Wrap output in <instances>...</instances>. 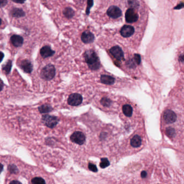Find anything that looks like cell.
Segmentation results:
<instances>
[{
	"mask_svg": "<svg viewBox=\"0 0 184 184\" xmlns=\"http://www.w3.org/2000/svg\"><path fill=\"white\" fill-rule=\"evenodd\" d=\"M84 58L90 69L98 70L100 67V61L96 53L92 50L86 51L84 54Z\"/></svg>",
	"mask_w": 184,
	"mask_h": 184,
	"instance_id": "cell-1",
	"label": "cell"
},
{
	"mask_svg": "<svg viewBox=\"0 0 184 184\" xmlns=\"http://www.w3.org/2000/svg\"><path fill=\"white\" fill-rule=\"evenodd\" d=\"M56 74V70L52 64H48L44 67L41 72V76L46 81H50L54 78Z\"/></svg>",
	"mask_w": 184,
	"mask_h": 184,
	"instance_id": "cell-2",
	"label": "cell"
},
{
	"mask_svg": "<svg viewBox=\"0 0 184 184\" xmlns=\"http://www.w3.org/2000/svg\"><path fill=\"white\" fill-rule=\"evenodd\" d=\"M137 9L130 7L127 10L125 13V20L128 23H132L136 22L139 19L138 14L136 12Z\"/></svg>",
	"mask_w": 184,
	"mask_h": 184,
	"instance_id": "cell-3",
	"label": "cell"
},
{
	"mask_svg": "<svg viewBox=\"0 0 184 184\" xmlns=\"http://www.w3.org/2000/svg\"><path fill=\"white\" fill-rule=\"evenodd\" d=\"M106 14L109 17L113 19H117L122 16V10L116 5H112L109 8Z\"/></svg>",
	"mask_w": 184,
	"mask_h": 184,
	"instance_id": "cell-4",
	"label": "cell"
},
{
	"mask_svg": "<svg viewBox=\"0 0 184 184\" xmlns=\"http://www.w3.org/2000/svg\"><path fill=\"white\" fill-rule=\"evenodd\" d=\"M85 136L82 132L79 131L75 132L74 134H72L70 137V140L73 143L78 144V145H82L85 143Z\"/></svg>",
	"mask_w": 184,
	"mask_h": 184,
	"instance_id": "cell-5",
	"label": "cell"
},
{
	"mask_svg": "<svg viewBox=\"0 0 184 184\" xmlns=\"http://www.w3.org/2000/svg\"><path fill=\"white\" fill-rule=\"evenodd\" d=\"M83 97L79 93H72L68 99V103L71 106H78L81 104Z\"/></svg>",
	"mask_w": 184,
	"mask_h": 184,
	"instance_id": "cell-6",
	"label": "cell"
},
{
	"mask_svg": "<svg viewBox=\"0 0 184 184\" xmlns=\"http://www.w3.org/2000/svg\"><path fill=\"white\" fill-rule=\"evenodd\" d=\"M111 54L118 61H121L124 59V53L122 49L119 46H116L111 48L110 50Z\"/></svg>",
	"mask_w": 184,
	"mask_h": 184,
	"instance_id": "cell-7",
	"label": "cell"
},
{
	"mask_svg": "<svg viewBox=\"0 0 184 184\" xmlns=\"http://www.w3.org/2000/svg\"><path fill=\"white\" fill-rule=\"evenodd\" d=\"M164 119L167 124H172L177 120V115L172 110H167L164 113Z\"/></svg>",
	"mask_w": 184,
	"mask_h": 184,
	"instance_id": "cell-8",
	"label": "cell"
},
{
	"mask_svg": "<svg viewBox=\"0 0 184 184\" xmlns=\"http://www.w3.org/2000/svg\"><path fill=\"white\" fill-rule=\"evenodd\" d=\"M120 33L123 37L125 38L130 37L134 33V26L125 25L120 29Z\"/></svg>",
	"mask_w": 184,
	"mask_h": 184,
	"instance_id": "cell-9",
	"label": "cell"
},
{
	"mask_svg": "<svg viewBox=\"0 0 184 184\" xmlns=\"http://www.w3.org/2000/svg\"><path fill=\"white\" fill-rule=\"evenodd\" d=\"M44 122L45 123L46 125L51 128H53L57 125L58 123V120L57 117L51 116H46L43 117Z\"/></svg>",
	"mask_w": 184,
	"mask_h": 184,
	"instance_id": "cell-10",
	"label": "cell"
},
{
	"mask_svg": "<svg viewBox=\"0 0 184 184\" xmlns=\"http://www.w3.org/2000/svg\"><path fill=\"white\" fill-rule=\"evenodd\" d=\"M82 41L85 44L92 43L95 40V36L90 31H85L82 33L81 36Z\"/></svg>",
	"mask_w": 184,
	"mask_h": 184,
	"instance_id": "cell-11",
	"label": "cell"
},
{
	"mask_svg": "<svg viewBox=\"0 0 184 184\" xmlns=\"http://www.w3.org/2000/svg\"><path fill=\"white\" fill-rule=\"evenodd\" d=\"M41 55L43 58H46L51 57L55 54V51L52 50L49 46H46L43 47L40 51Z\"/></svg>",
	"mask_w": 184,
	"mask_h": 184,
	"instance_id": "cell-12",
	"label": "cell"
},
{
	"mask_svg": "<svg viewBox=\"0 0 184 184\" xmlns=\"http://www.w3.org/2000/svg\"><path fill=\"white\" fill-rule=\"evenodd\" d=\"M20 66L22 70L26 72L30 73L32 71L33 65L28 60H25L22 61Z\"/></svg>",
	"mask_w": 184,
	"mask_h": 184,
	"instance_id": "cell-13",
	"label": "cell"
},
{
	"mask_svg": "<svg viewBox=\"0 0 184 184\" xmlns=\"http://www.w3.org/2000/svg\"><path fill=\"white\" fill-rule=\"evenodd\" d=\"M11 42L15 47H19L22 46L23 43V38L19 35H15L11 37Z\"/></svg>",
	"mask_w": 184,
	"mask_h": 184,
	"instance_id": "cell-14",
	"label": "cell"
},
{
	"mask_svg": "<svg viewBox=\"0 0 184 184\" xmlns=\"http://www.w3.org/2000/svg\"><path fill=\"white\" fill-rule=\"evenodd\" d=\"M100 81L102 83L106 85H112L115 83V79L112 76L103 75L100 77Z\"/></svg>",
	"mask_w": 184,
	"mask_h": 184,
	"instance_id": "cell-15",
	"label": "cell"
},
{
	"mask_svg": "<svg viewBox=\"0 0 184 184\" xmlns=\"http://www.w3.org/2000/svg\"><path fill=\"white\" fill-rule=\"evenodd\" d=\"M131 145L134 148H139L141 145V138L138 135H136L131 139L130 141Z\"/></svg>",
	"mask_w": 184,
	"mask_h": 184,
	"instance_id": "cell-16",
	"label": "cell"
},
{
	"mask_svg": "<svg viewBox=\"0 0 184 184\" xmlns=\"http://www.w3.org/2000/svg\"><path fill=\"white\" fill-rule=\"evenodd\" d=\"M123 112L126 116L130 117H131L133 113V109L131 105L125 104L123 106Z\"/></svg>",
	"mask_w": 184,
	"mask_h": 184,
	"instance_id": "cell-17",
	"label": "cell"
},
{
	"mask_svg": "<svg viewBox=\"0 0 184 184\" xmlns=\"http://www.w3.org/2000/svg\"><path fill=\"white\" fill-rule=\"evenodd\" d=\"M12 15L15 17H21L24 16L25 15V12L23 10L19 8H14L12 10Z\"/></svg>",
	"mask_w": 184,
	"mask_h": 184,
	"instance_id": "cell-18",
	"label": "cell"
},
{
	"mask_svg": "<svg viewBox=\"0 0 184 184\" xmlns=\"http://www.w3.org/2000/svg\"><path fill=\"white\" fill-rule=\"evenodd\" d=\"M63 14L68 19L72 18V17L74 16L75 12L74 10L70 8H65L64 11H63Z\"/></svg>",
	"mask_w": 184,
	"mask_h": 184,
	"instance_id": "cell-19",
	"label": "cell"
},
{
	"mask_svg": "<svg viewBox=\"0 0 184 184\" xmlns=\"http://www.w3.org/2000/svg\"><path fill=\"white\" fill-rule=\"evenodd\" d=\"M31 183L32 184H45L46 182L41 177H35L33 179L31 180Z\"/></svg>",
	"mask_w": 184,
	"mask_h": 184,
	"instance_id": "cell-20",
	"label": "cell"
},
{
	"mask_svg": "<svg viewBox=\"0 0 184 184\" xmlns=\"http://www.w3.org/2000/svg\"><path fill=\"white\" fill-rule=\"evenodd\" d=\"M100 103L104 106L109 107L111 104V100H110V99H109L108 98L103 97L100 100Z\"/></svg>",
	"mask_w": 184,
	"mask_h": 184,
	"instance_id": "cell-21",
	"label": "cell"
},
{
	"mask_svg": "<svg viewBox=\"0 0 184 184\" xmlns=\"http://www.w3.org/2000/svg\"><path fill=\"white\" fill-rule=\"evenodd\" d=\"M110 162L107 158H103L101 159L100 163V167L102 168H105L110 165Z\"/></svg>",
	"mask_w": 184,
	"mask_h": 184,
	"instance_id": "cell-22",
	"label": "cell"
},
{
	"mask_svg": "<svg viewBox=\"0 0 184 184\" xmlns=\"http://www.w3.org/2000/svg\"><path fill=\"white\" fill-rule=\"evenodd\" d=\"M166 134L170 137H174L175 134V130L173 129L172 127H168L166 130Z\"/></svg>",
	"mask_w": 184,
	"mask_h": 184,
	"instance_id": "cell-23",
	"label": "cell"
},
{
	"mask_svg": "<svg viewBox=\"0 0 184 184\" xmlns=\"http://www.w3.org/2000/svg\"><path fill=\"white\" fill-rule=\"evenodd\" d=\"M12 63L11 61H9L7 63V64L5 65L3 69L5 70V71L7 73H9L10 69H11V68H12Z\"/></svg>",
	"mask_w": 184,
	"mask_h": 184,
	"instance_id": "cell-24",
	"label": "cell"
},
{
	"mask_svg": "<svg viewBox=\"0 0 184 184\" xmlns=\"http://www.w3.org/2000/svg\"><path fill=\"white\" fill-rule=\"evenodd\" d=\"M88 168L89 170L92 171V172H97L98 169L96 167V166L95 165H94L93 164H91V163H89L88 164Z\"/></svg>",
	"mask_w": 184,
	"mask_h": 184,
	"instance_id": "cell-25",
	"label": "cell"
},
{
	"mask_svg": "<svg viewBox=\"0 0 184 184\" xmlns=\"http://www.w3.org/2000/svg\"><path fill=\"white\" fill-rule=\"evenodd\" d=\"M134 61L138 65H139L141 63V56L138 54H136L134 55Z\"/></svg>",
	"mask_w": 184,
	"mask_h": 184,
	"instance_id": "cell-26",
	"label": "cell"
},
{
	"mask_svg": "<svg viewBox=\"0 0 184 184\" xmlns=\"http://www.w3.org/2000/svg\"><path fill=\"white\" fill-rule=\"evenodd\" d=\"M92 5H93V1L92 0H89L88 8H87V9H86V14H88L89 13L90 8L92 6Z\"/></svg>",
	"mask_w": 184,
	"mask_h": 184,
	"instance_id": "cell-27",
	"label": "cell"
},
{
	"mask_svg": "<svg viewBox=\"0 0 184 184\" xmlns=\"http://www.w3.org/2000/svg\"><path fill=\"white\" fill-rule=\"evenodd\" d=\"M8 0H0V7H5L7 4Z\"/></svg>",
	"mask_w": 184,
	"mask_h": 184,
	"instance_id": "cell-28",
	"label": "cell"
},
{
	"mask_svg": "<svg viewBox=\"0 0 184 184\" xmlns=\"http://www.w3.org/2000/svg\"><path fill=\"white\" fill-rule=\"evenodd\" d=\"M5 86V84L3 83L2 81L0 79V91H2Z\"/></svg>",
	"mask_w": 184,
	"mask_h": 184,
	"instance_id": "cell-29",
	"label": "cell"
},
{
	"mask_svg": "<svg viewBox=\"0 0 184 184\" xmlns=\"http://www.w3.org/2000/svg\"><path fill=\"white\" fill-rule=\"evenodd\" d=\"M147 175H148L147 172H146V171H143L141 173V178H146V176H147Z\"/></svg>",
	"mask_w": 184,
	"mask_h": 184,
	"instance_id": "cell-30",
	"label": "cell"
},
{
	"mask_svg": "<svg viewBox=\"0 0 184 184\" xmlns=\"http://www.w3.org/2000/svg\"><path fill=\"white\" fill-rule=\"evenodd\" d=\"M12 1L14 2L17 3H23L26 0H12Z\"/></svg>",
	"mask_w": 184,
	"mask_h": 184,
	"instance_id": "cell-31",
	"label": "cell"
},
{
	"mask_svg": "<svg viewBox=\"0 0 184 184\" xmlns=\"http://www.w3.org/2000/svg\"><path fill=\"white\" fill-rule=\"evenodd\" d=\"M3 58H4V54L2 52L0 51V62H2Z\"/></svg>",
	"mask_w": 184,
	"mask_h": 184,
	"instance_id": "cell-32",
	"label": "cell"
},
{
	"mask_svg": "<svg viewBox=\"0 0 184 184\" xmlns=\"http://www.w3.org/2000/svg\"><path fill=\"white\" fill-rule=\"evenodd\" d=\"M3 170V165L1 163H0V175H1V173L2 172Z\"/></svg>",
	"mask_w": 184,
	"mask_h": 184,
	"instance_id": "cell-33",
	"label": "cell"
},
{
	"mask_svg": "<svg viewBox=\"0 0 184 184\" xmlns=\"http://www.w3.org/2000/svg\"><path fill=\"white\" fill-rule=\"evenodd\" d=\"M1 23H2V20L0 19V26L1 25Z\"/></svg>",
	"mask_w": 184,
	"mask_h": 184,
	"instance_id": "cell-34",
	"label": "cell"
}]
</instances>
